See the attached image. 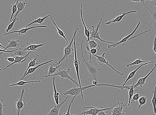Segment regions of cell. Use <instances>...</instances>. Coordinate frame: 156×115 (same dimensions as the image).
<instances>
[{
  "mask_svg": "<svg viewBox=\"0 0 156 115\" xmlns=\"http://www.w3.org/2000/svg\"><path fill=\"white\" fill-rule=\"evenodd\" d=\"M85 40L82 41L81 44V54L83 60L86 64L89 76L92 77L95 79V80L98 81V75L101 71V69H99L96 67L94 66L92 63H89L87 62L85 60V57L83 55V42Z\"/></svg>",
  "mask_w": 156,
  "mask_h": 115,
  "instance_id": "1",
  "label": "cell"
},
{
  "mask_svg": "<svg viewBox=\"0 0 156 115\" xmlns=\"http://www.w3.org/2000/svg\"><path fill=\"white\" fill-rule=\"evenodd\" d=\"M79 28H76L75 30V32L72 40L70 44L65 48L64 49V55L63 58L62 59L58 62L56 63L57 66L61 64V62L65 59L69 58H72L75 57L74 52H73V49L72 47V43L74 41V39L77 31L79 30Z\"/></svg>",
  "mask_w": 156,
  "mask_h": 115,
  "instance_id": "2",
  "label": "cell"
},
{
  "mask_svg": "<svg viewBox=\"0 0 156 115\" xmlns=\"http://www.w3.org/2000/svg\"><path fill=\"white\" fill-rule=\"evenodd\" d=\"M70 72V68L68 69H65L62 70H60L58 73L53 74L50 76H42V77L48 78V77H54L56 76H59L60 77V79L62 80H63L64 79L66 78L68 79L71 80L73 83L77 85L78 87H79L80 85L77 81L74 80L73 78L71 77L69 75Z\"/></svg>",
  "mask_w": 156,
  "mask_h": 115,
  "instance_id": "3",
  "label": "cell"
},
{
  "mask_svg": "<svg viewBox=\"0 0 156 115\" xmlns=\"http://www.w3.org/2000/svg\"><path fill=\"white\" fill-rule=\"evenodd\" d=\"M105 13V12H103L102 16H101V18L100 22L97 26V27L95 29V28H94V26H92V32H90V41H95V39H99V40L101 42V43H102L103 42H104L108 43V44H114L115 42H107V41H104V40H103V39H101L100 37V33L99 32V28L100 27V25L101 24V21H102V19L104 15V14Z\"/></svg>",
  "mask_w": 156,
  "mask_h": 115,
  "instance_id": "4",
  "label": "cell"
},
{
  "mask_svg": "<svg viewBox=\"0 0 156 115\" xmlns=\"http://www.w3.org/2000/svg\"><path fill=\"white\" fill-rule=\"evenodd\" d=\"M128 106V104H124L123 103L118 102L115 104L111 103V107L110 110L111 115H123L125 114L123 110L124 107Z\"/></svg>",
  "mask_w": 156,
  "mask_h": 115,
  "instance_id": "5",
  "label": "cell"
},
{
  "mask_svg": "<svg viewBox=\"0 0 156 115\" xmlns=\"http://www.w3.org/2000/svg\"><path fill=\"white\" fill-rule=\"evenodd\" d=\"M84 109H89V110L83 111L80 115H98L99 113L103 111L110 110L111 108H107L104 109L103 107H85Z\"/></svg>",
  "mask_w": 156,
  "mask_h": 115,
  "instance_id": "6",
  "label": "cell"
},
{
  "mask_svg": "<svg viewBox=\"0 0 156 115\" xmlns=\"http://www.w3.org/2000/svg\"><path fill=\"white\" fill-rule=\"evenodd\" d=\"M84 90H85L84 87L80 88L75 86L72 89L65 91L63 93V95L66 96H69L71 97L73 96H76L81 94L82 100H84L83 94V92Z\"/></svg>",
  "mask_w": 156,
  "mask_h": 115,
  "instance_id": "7",
  "label": "cell"
},
{
  "mask_svg": "<svg viewBox=\"0 0 156 115\" xmlns=\"http://www.w3.org/2000/svg\"><path fill=\"white\" fill-rule=\"evenodd\" d=\"M105 54H106L105 52H104L103 55L101 56H98L96 55H92L96 57L98 62L101 66H103L104 64H106L107 65L112 68V69L117 74L120 75L121 76H124V73L116 70L113 66H112L109 63L108 61H107L106 59H105Z\"/></svg>",
  "mask_w": 156,
  "mask_h": 115,
  "instance_id": "8",
  "label": "cell"
},
{
  "mask_svg": "<svg viewBox=\"0 0 156 115\" xmlns=\"http://www.w3.org/2000/svg\"><path fill=\"white\" fill-rule=\"evenodd\" d=\"M76 36L74 40V51L75 54V59L73 62L75 68V69L76 71V74H77V77L78 79L79 82V83L80 85V87L82 88L81 85V83L80 79V75L79 72V66L80 64V60L77 59V51H76Z\"/></svg>",
  "mask_w": 156,
  "mask_h": 115,
  "instance_id": "9",
  "label": "cell"
},
{
  "mask_svg": "<svg viewBox=\"0 0 156 115\" xmlns=\"http://www.w3.org/2000/svg\"><path fill=\"white\" fill-rule=\"evenodd\" d=\"M48 27L46 25L43 26H32L30 27H26L25 28H23L19 30L15 31L12 32H9L8 33H6V32L5 34H3V36L5 37L6 36L9 35L14 33H18L19 35H23L26 34L27 32L29 30L34 29L37 28H48Z\"/></svg>",
  "mask_w": 156,
  "mask_h": 115,
  "instance_id": "10",
  "label": "cell"
},
{
  "mask_svg": "<svg viewBox=\"0 0 156 115\" xmlns=\"http://www.w3.org/2000/svg\"><path fill=\"white\" fill-rule=\"evenodd\" d=\"M140 22H139L137 26L135 29V30L132 32L131 34L129 35L128 36H127L126 37L123 38L122 40L118 42H115L114 44H110L109 45H108V48H114L116 47H117L119 45H120L122 44V43H123L126 42L127 41H128L129 38L131 37L133 35V34L135 33V32L137 29L139 27L140 25Z\"/></svg>",
  "mask_w": 156,
  "mask_h": 115,
  "instance_id": "11",
  "label": "cell"
},
{
  "mask_svg": "<svg viewBox=\"0 0 156 115\" xmlns=\"http://www.w3.org/2000/svg\"><path fill=\"white\" fill-rule=\"evenodd\" d=\"M70 97L69 96H67L66 98L64 101L59 103L58 105H56L50 111L49 113L47 115H61L60 110L61 107L63 104L67 101V100Z\"/></svg>",
  "mask_w": 156,
  "mask_h": 115,
  "instance_id": "12",
  "label": "cell"
},
{
  "mask_svg": "<svg viewBox=\"0 0 156 115\" xmlns=\"http://www.w3.org/2000/svg\"><path fill=\"white\" fill-rule=\"evenodd\" d=\"M25 92L24 89H23L21 92V95L20 99L17 100L16 103L17 115H20L21 110L25 105V103L23 102V96Z\"/></svg>",
  "mask_w": 156,
  "mask_h": 115,
  "instance_id": "13",
  "label": "cell"
},
{
  "mask_svg": "<svg viewBox=\"0 0 156 115\" xmlns=\"http://www.w3.org/2000/svg\"><path fill=\"white\" fill-rule=\"evenodd\" d=\"M36 51V50H34L33 51H31L30 52L28 53V54L24 56H16L14 57V58L15 59V61L12 64H10L8 66H7L5 68H4V69H3L2 71H3L5 70L6 68H8V67L14 64H15L16 63H23L24 62H25L27 58V57L30 56V55L33 52Z\"/></svg>",
  "mask_w": 156,
  "mask_h": 115,
  "instance_id": "14",
  "label": "cell"
},
{
  "mask_svg": "<svg viewBox=\"0 0 156 115\" xmlns=\"http://www.w3.org/2000/svg\"><path fill=\"white\" fill-rule=\"evenodd\" d=\"M156 68V64L154 65V67L152 68L150 73H149L146 77L144 78H139L138 80L137 83L135 84L134 86V89L137 88L139 86L140 87H142L143 86L145 85V82L147 80V79L149 76L154 71L155 68Z\"/></svg>",
  "mask_w": 156,
  "mask_h": 115,
  "instance_id": "15",
  "label": "cell"
},
{
  "mask_svg": "<svg viewBox=\"0 0 156 115\" xmlns=\"http://www.w3.org/2000/svg\"><path fill=\"white\" fill-rule=\"evenodd\" d=\"M23 46H22L19 49L14 50L13 52L10 53L12 57H14L16 56H27L30 52L24 51Z\"/></svg>",
  "mask_w": 156,
  "mask_h": 115,
  "instance_id": "16",
  "label": "cell"
},
{
  "mask_svg": "<svg viewBox=\"0 0 156 115\" xmlns=\"http://www.w3.org/2000/svg\"><path fill=\"white\" fill-rule=\"evenodd\" d=\"M143 4L150 12L152 16L151 22L153 23L156 31V3L154 4V8L153 9H151L145 4L144 2H143Z\"/></svg>",
  "mask_w": 156,
  "mask_h": 115,
  "instance_id": "17",
  "label": "cell"
},
{
  "mask_svg": "<svg viewBox=\"0 0 156 115\" xmlns=\"http://www.w3.org/2000/svg\"><path fill=\"white\" fill-rule=\"evenodd\" d=\"M46 43L45 44L37 45L35 43H27V46L26 47H24V51L30 52L31 51L36 50L37 48L41 47V46L46 45Z\"/></svg>",
  "mask_w": 156,
  "mask_h": 115,
  "instance_id": "18",
  "label": "cell"
},
{
  "mask_svg": "<svg viewBox=\"0 0 156 115\" xmlns=\"http://www.w3.org/2000/svg\"><path fill=\"white\" fill-rule=\"evenodd\" d=\"M80 7H81V8L80 10V15H81V20L82 21V22L83 23V25H84V29H85V35L87 37V39H86V42H90V31L89 30V29H88V28H87V27L86 25L85 24L84 22V19H83V5L82 4H81L80 5Z\"/></svg>",
  "mask_w": 156,
  "mask_h": 115,
  "instance_id": "19",
  "label": "cell"
},
{
  "mask_svg": "<svg viewBox=\"0 0 156 115\" xmlns=\"http://www.w3.org/2000/svg\"><path fill=\"white\" fill-rule=\"evenodd\" d=\"M133 12L137 13L136 10L132 11H130L127 12L123 13L121 15L117 16L115 19L109 21L108 22H107L105 24V25H110L112 23L119 22L121 21L123 19V18H124L125 15H127V14Z\"/></svg>",
  "mask_w": 156,
  "mask_h": 115,
  "instance_id": "20",
  "label": "cell"
},
{
  "mask_svg": "<svg viewBox=\"0 0 156 115\" xmlns=\"http://www.w3.org/2000/svg\"><path fill=\"white\" fill-rule=\"evenodd\" d=\"M55 79L56 78L55 76L53 77L52 78L53 85L54 89V98L55 100V102L57 105H58L59 103V93L56 90L55 86Z\"/></svg>",
  "mask_w": 156,
  "mask_h": 115,
  "instance_id": "21",
  "label": "cell"
},
{
  "mask_svg": "<svg viewBox=\"0 0 156 115\" xmlns=\"http://www.w3.org/2000/svg\"><path fill=\"white\" fill-rule=\"evenodd\" d=\"M28 4V2L27 0L23 2H20L18 3L17 5V11L16 14V15L13 17V19H15L17 17V16L19 13L22 12L24 9L25 6ZM12 19V20H13Z\"/></svg>",
  "mask_w": 156,
  "mask_h": 115,
  "instance_id": "22",
  "label": "cell"
},
{
  "mask_svg": "<svg viewBox=\"0 0 156 115\" xmlns=\"http://www.w3.org/2000/svg\"><path fill=\"white\" fill-rule=\"evenodd\" d=\"M153 63V62H151L150 63H144L142 64H141V66H140L139 67H138L135 70L132 72L131 73H130L128 75V77L127 78L125 82V83L124 84H123L122 86H123V87H125V85L126 83L128 82V81L130 79L132 78L134 76H135V74H136V72L141 67L144 66L146 65L149 64H152Z\"/></svg>",
  "mask_w": 156,
  "mask_h": 115,
  "instance_id": "23",
  "label": "cell"
},
{
  "mask_svg": "<svg viewBox=\"0 0 156 115\" xmlns=\"http://www.w3.org/2000/svg\"><path fill=\"white\" fill-rule=\"evenodd\" d=\"M54 61V60L52 59L49 61H48V62H46L44 63H41L40 64L38 65L37 66H35L34 67H32L30 68V69H29L28 71L27 72V73L26 74V75H25L24 76H23V77L21 78L20 80H23V79L25 77H26L28 75L32 73H34V72L35 71V70L36 69H37V68H38L39 67H41L43 65H44L45 64H48L52 62H53Z\"/></svg>",
  "mask_w": 156,
  "mask_h": 115,
  "instance_id": "24",
  "label": "cell"
},
{
  "mask_svg": "<svg viewBox=\"0 0 156 115\" xmlns=\"http://www.w3.org/2000/svg\"><path fill=\"white\" fill-rule=\"evenodd\" d=\"M50 66L49 67V70L48 76H50L53 75L54 73L55 74L57 70L60 68L62 66V64L57 66L56 64H49Z\"/></svg>",
  "mask_w": 156,
  "mask_h": 115,
  "instance_id": "25",
  "label": "cell"
},
{
  "mask_svg": "<svg viewBox=\"0 0 156 115\" xmlns=\"http://www.w3.org/2000/svg\"><path fill=\"white\" fill-rule=\"evenodd\" d=\"M39 56L38 55L34 57V59L33 60H30V62L29 63L27 69L26 71H25L23 76H24L25 75H26L28 71L30 69V68H32V67H34L38 64V63L37 62V59L39 58Z\"/></svg>",
  "mask_w": 156,
  "mask_h": 115,
  "instance_id": "26",
  "label": "cell"
},
{
  "mask_svg": "<svg viewBox=\"0 0 156 115\" xmlns=\"http://www.w3.org/2000/svg\"><path fill=\"white\" fill-rule=\"evenodd\" d=\"M50 19L53 24L56 27L58 31V34L60 36H61L63 37L65 39V40H66L67 42H69L66 38V36L65 35L64 32L61 29H60L58 27L56 22H55V21H54V20L53 17L52 16H51Z\"/></svg>",
  "mask_w": 156,
  "mask_h": 115,
  "instance_id": "27",
  "label": "cell"
},
{
  "mask_svg": "<svg viewBox=\"0 0 156 115\" xmlns=\"http://www.w3.org/2000/svg\"><path fill=\"white\" fill-rule=\"evenodd\" d=\"M20 41L19 40H16L15 39H11L8 41L9 44L6 46L7 49L10 48H17L20 45Z\"/></svg>",
  "mask_w": 156,
  "mask_h": 115,
  "instance_id": "28",
  "label": "cell"
},
{
  "mask_svg": "<svg viewBox=\"0 0 156 115\" xmlns=\"http://www.w3.org/2000/svg\"><path fill=\"white\" fill-rule=\"evenodd\" d=\"M41 81H25L23 80H20L19 82L17 83L14 84H10L9 86L10 87H12V86H23L24 85L28 84L31 83H39L41 82Z\"/></svg>",
  "mask_w": 156,
  "mask_h": 115,
  "instance_id": "29",
  "label": "cell"
},
{
  "mask_svg": "<svg viewBox=\"0 0 156 115\" xmlns=\"http://www.w3.org/2000/svg\"><path fill=\"white\" fill-rule=\"evenodd\" d=\"M19 1H16L13 3V4L11 6V8L12 9V13L11 17L9 23L8 24H10L12 22V21L13 19V17L14 13H15L17 11V5L18 3L19 2Z\"/></svg>",
  "mask_w": 156,
  "mask_h": 115,
  "instance_id": "30",
  "label": "cell"
},
{
  "mask_svg": "<svg viewBox=\"0 0 156 115\" xmlns=\"http://www.w3.org/2000/svg\"><path fill=\"white\" fill-rule=\"evenodd\" d=\"M50 16V14H49L48 16H46L43 18H39L37 19L34 20L31 23L29 24L26 26V27H28L29 26L35 23H37L39 24H40L41 25H42V23L44 22V20Z\"/></svg>",
  "mask_w": 156,
  "mask_h": 115,
  "instance_id": "31",
  "label": "cell"
},
{
  "mask_svg": "<svg viewBox=\"0 0 156 115\" xmlns=\"http://www.w3.org/2000/svg\"><path fill=\"white\" fill-rule=\"evenodd\" d=\"M87 45H88L90 49H96L98 50H100L101 49V46L98 44L95 41H90V42H86Z\"/></svg>",
  "mask_w": 156,
  "mask_h": 115,
  "instance_id": "32",
  "label": "cell"
},
{
  "mask_svg": "<svg viewBox=\"0 0 156 115\" xmlns=\"http://www.w3.org/2000/svg\"><path fill=\"white\" fill-rule=\"evenodd\" d=\"M154 89L152 91L154 96L152 100V103L154 108V112L156 115V85L154 86Z\"/></svg>",
  "mask_w": 156,
  "mask_h": 115,
  "instance_id": "33",
  "label": "cell"
},
{
  "mask_svg": "<svg viewBox=\"0 0 156 115\" xmlns=\"http://www.w3.org/2000/svg\"><path fill=\"white\" fill-rule=\"evenodd\" d=\"M150 62H145V61H144L141 60L140 59V58H139L138 59L134 61L133 62L131 63L127 64L126 65V66L127 67H129L132 66L136 65H138L143 63H150Z\"/></svg>",
  "mask_w": 156,
  "mask_h": 115,
  "instance_id": "34",
  "label": "cell"
},
{
  "mask_svg": "<svg viewBox=\"0 0 156 115\" xmlns=\"http://www.w3.org/2000/svg\"><path fill=\"white\" fill-rule=\"evenodd\" d=\"M135 85V83L133 84L131 86H130V88L129 90V101L128 104V106H130V102L131 101V99L134 93V86Z\"/></svg>",
  "mask_w": 156,
  "mask_h": 115,
  "instance_id": "35",
  "label": "cell"
},
{
  "mask_svg": "<svg viewBox=\"0 0 156 115\" xmlns=\"http://www.w3.org/2000/svg\"><path fill=\"white\" fill-rule=\"evenodd\" d=\"M147 100V96H143L141 97L139 99L138 101L140 103V105L138 107V110H140V107L141 106L145 105Z\"/></svg>",
  "mask_w": 156,
  "mask_h": 115,
  "instance_id": "36",
  "label": "cell"
},
{
  "mask_svg": "<svg viewBox=\"0 0 156 115\" xmlns=\"http://www.w3.org/2000/svg\"><path fill=\"white\" fill-rule=\"evenodd\" d=\"M19 20V19H18L17 17H16L15 19H14L12 20L10 24H8V27H7L6 30V33H9V31L11 30H12V29L13 27L14 24H15L16 22Z\"/></svg>",
  "mask_w": 156,
  "mask_h": 115,
  "instance_id": "37",
  "label": "cell"
},
{
  "mask_svg": "<svg viewBox=\"0 0 156 115\" xmlns=\"http://www.w3.org/2000/svg\"><path fill=\"white\" fill-rule=\"evenodd\" d=\"M140 98L139 93V92H137L136 94L133 96L131 102H130V104L135 103L136 102L139 101Z\"/></svg>",
  "mask_w": 156,
  "mask_h": 115,
  "instance_id": "38",
  "label": "cell"
},
{
  "mask_svg": "<svg viewBox=\"0 0 156 115\" xmlns=\"http://www.w3.org/2000/svg\"><path fill=\"white\" fill-rule=\"evenodd\" d=\"M76 96H75L73 98L70 104L69 105L68 108V110L66 113H64V115H71L70 114V109L72 104L74 103V100L76 97ZM73 115H77L76 114H74Z\"/></svg>",
  "mask_w": 156,
  "mask_h": 115,
  "instance_id": "39",
  "label": "cell"
},
{
  "mask_svg": "<svg viewBox=\"0 0 156 115\" xmlns=\"http://www.w3.org/2000/svg\"><path fill=\"white\" fill-rule=\"evenodd\" d=\"M6 106L4 103V100L1 99L0 100V115H3L2 111L3 108Z\"/></svg>",
  "mask_w": 156,
  "mask_h": 115,
  "instance_id": "40",
  "label": "cell"
},
{
  "mask_svg": "<svg viewBox=\"0 0 156 115\" xmlns=\"http://www.w3.org/2000/svg\"><path fill=\"white\" fill-rule=\"evenodd\" d=\"M152 51H153L155 52L156 55V35L154 39V47L153 49H152ZM154 59H156V57H154Z\"/></svg>",
  "mask_w": 156,
  "mask_h": 115,
  "instance_id": "41",
  "label": "cell"
},
{
  "mask_svg": "<svg viewBox=\"0 0 156 115\" xmlns=\"http://www.w3.org/2000/svg\"><path fill=\"white\" fill-rule=\"evenodd\" d=\"M5 59L8 60L10 63H13L15 61V59L13 57H8V58H5Z\"/></svg>",
  "mask_w": 156,
  "mask_h": 115,
  "instance_id": "42",
  "label": "cell"
},
{
  "mask_svg": "<svg viewBox=\"0 0 156 115\" xmlns=\"http://www.w3.org/2000/svg\"><path fill=\"white\" fill-rule=\"evenodd\" d=\"M90 52L92 55H95V54L97 52V49H90Z\"/></svg>",
  "mask_w": 156,
  "mask_h": 115,
  "instance_id": "43",
  "label": "cell"
},
{
  "mask_svg": "<svg viewBox=\"0 0 156 115\" xmlns=\"http://www.w3.org/2000/svg\"><path fill=\"white\" fill-rule=\"evenodd\" d=\"M107 113L106 111H101L98 115H107Z\"/></svg>",
  "mask_w": 156,
  "mask_h": 115,
  "instance_id": "44",
  "label": "cell"
}]
</instances>
